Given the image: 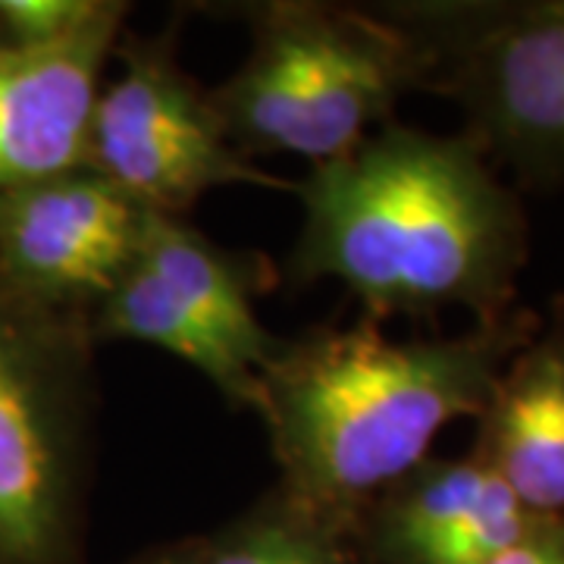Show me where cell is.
Segmentation results:
<instances>
[{
    "label": "cell",
    "instance_id": "6da1fadb",
    "mask_svg": "<svg viewBox=\"0 0 564 564\" xmlns=\"http://www.w3.org/2000/svg\"><path fill=\"white\" fill-rule=\"evenodd\" d=\"M302 202V280L343 282L383 317L467 307L499 323L527 232L480 144L389 126L317 163Z\"/></svg>",
    "mask_w": 564,
    "mask_h": 564
},
{
    "label": "cell",
    "instance_id": "7a4b0ae2",
    "mask_svg": "<svg viewBox=\"0 0 564 564\" xmlns=\"http://www.w3.org/2000/svg\"><path fill=\"white\" fill-rule=\"evenodd\" d=\"M521 343L514 323H484L458 339H389L355 326L276 351L258 408L292 492L339 508L404 480L448 423L484 417Z\"/></svg>",
    "mask_w": 564,
    "mask_h": 564
},
{
    "label": "cell",
    "instance_id": "3957f363",
    "mask_svg": "<svg viewBox=\"0 0 564 564\" xmlns=\"http://www.w3.org/2000/svg\"><path fill=\"white\" fill-rule=\"evenodd\" d=\"M411 73L408 41L380 25L314 7H282L214 110L226 132L254 148L326 163L367 139Z\"/></svg>",
    "mask_w": 564,
    "mask_h": 564
},
{
    "label": "cell",
    "instance_id": "277c9868",
    "mask_svg": "<svg viewBox=\"0 0 564 564\" xmlns=\"http://www.w3.org/2000/svg\"><path fill=\"white\" fill-rule=\"evenodd\" d=\"M85 170L170 217L220 185L280 188L276 176L232 154L214 104L158 54L126 57L120 79L98 95Z\"/></svg>",
    "mask_w": 564,
    "mask_h": 564
},
{
    "label": "cell",
    "instance_id": "5b68a950",
    "mask_svg": "<svg viewBox=\"0 0 564 564\" xmlns=\"http://www.w3.org/2000/svg\"><path fill=\"white\" fill-rule=\"evenodd\" d=\"M144 207L76 170L0 195V276L25 299L107 295L135 261Z\"/></svg>",
    "mask_w": 564,
    "mask_h": 564
},
{
    "label": "cell",
    "instance_id": "8992f818",
    "mask_svg": "<svg viewBox=\"0 0 564 564\" xmlns=\"http://www.w3.org/2000/svg\"><path fill=\"white\" fill-rule=\"evenodd\" d=\"M54 355L0 299V562H41L69 496V423Z\"/></svg>",
    "mask_w": 564,
    "mask_h": 564
},
{
    "label": "cell",
    "instance_id": "52a82bcc",
    "mask_svg": "<svg viewBox=\"0 0 564 564\" xmlns=\"http://www.w3.org/2000/svg\"><path fill=\"white\" fill-rule=\"evenodd\" d=\"M122 10L104 3L82 32L57 44H0V195L85 170L101 66Z\"/></svg>",
    "mask_w": 564,
    "mask_h": 564
},
{
    "label": "cell",
    "instance_id": "ba28073f",
    "mask_svg": "<svg viewBox=\"0 0 564 564\" xmlns=\"http://www.w3.org/2000/svg\"><path fill=\"white\" fill-rule=\"evenodd\" d=\"M467 39L462 91L486 139L530 176L564 173V0L489 13Z\"/></svg>",
    "mask_w": 564,
    "mask_h": 564
},
{
    "label": "cell",
    "instance_id": "9c48e42d",
    "mask_svg": "<svg viewBox=\"0 0 564 564\" xmlns=\"http://www.w3.org/2000/svg\"><path fill=\"white\" fill-rule=\"evenodd\" d=\"M480 455L533 514L564 508V333L502 370L486 408Z\"/></svg>",
    "mask_w": 564,
    "mask_h": 564
},
{
    "label": "cell",
    "instance_id": "30bf717a",
    "mask_svg": "<svg viewBox=\"0 0 564 564\" xmlns=\"http://www.w3.org/2000/svg\"><path fill=\"white\" fill-rule=\"evenodd\" d=\"M135 261L144 263L170 289V295L248 370L263 377L280 348L258 321L232 263L214 245L170 214L144 210Z\"/></svg>",
    "mask_w": 564,
    "mask_h": 564
},
{
    "label": "cell",
    "instance_id": "8fae6325",
    "mask_svg": "<svg viewBox=\"0 0 564 564\" xmlns=\"http://www.w3.org/2000/svg\"><path fill=\"white\" fill-rule=\"evenodd\" d=\"M101 326L117 339L154 345L192 364L232 402L258 404L261 399V377L210 336L141 261L129 263L120 282L104 295Z\"/></svg>",
    "mask_w": 564,
    "mask_h": 564
},
{
    "label": "cell",
    "instance_id": "7c38bea8",
    "mask_svg": "<svg viewBox=\"0 0 564 564\" xmlns=\"http://www.w3.org/2000/svg\"><path fill=\"white\" fill-rule=\"evenodd\" d=\"M496 470L477 452L455 462L417 464L399 489L386 514V540L408 564H417L423 552L462 521L480 502Z\"/></svg>",
    "mask_w": 564,
    "mask_h": 564
},
{
    "label": "cell",
    "instance_id": "4fadbf2b",
    "mask_svg": "<svg viewBox=\"0 0 564 564\" xmlns=\"http://www.w3.org/2000/svg\"><path fill=\"white\" fill-rule=\"evenodd\" d=\"M543 514H533L496 474L480 502L458 524L443 533L423 552L417 564H489L514 543H521L530 527Z\"/></svg>",
    "mask_w": 564,
    "mask_h": 564
},
{
    "label": "cell",
    "instance_id": "5bb4252c",
    "mask_svg": "<svg viewBox=\"0 0 564 564\" xmlns=\"http://www.w3.org/2000/svg\"><path fill=\"white\" fill-rule=\"evenodd\" d=\"M210 564H333L321 536L292 518H258L217 552Z\"/></svg>",
    "mask_w": 564,
    "mask_h": 564
},
{
    "label": "cell",
    "instance_id": "9a60e30c",
    "mask_svg": "<svg viewBox=\"0 0 564 564\" xmlns=\"http://www.w3.org/2000/svg\"><path fill=\"white\" fill-rule=\"evenodd\" d=\"M101 10V0H0V44H57L82 32Z\"/></svg>",
    "mask_w": 564,
    "mask_h": 564
},
{
    "label": "cell",
    "instance_id": "2e32d148",
    "mask_svg": "<svg viewBox=\"0 0 564 564\" xmlns=\"http://www.w3.org/2000/svg\"><path fill=\"white\" fill-rule=\"evenodd\" d=\"M489 564H564V521L558 514H543L521 543Z\"/></svg>",
    "mask_w": 564,
    "mask_h": 564
},
{
    "label": "cell",
    "instance_id": "e0dca14e",
    "mask_svg": "<svg viewBox=\"0 0 564 564\" xmlns=\"http://www.w3.org/2000/svg\"><path fill=\"white\" fill-rule=\"evenodd\" d=\"M166 564H185V562H166Z\"/></svg>",
    "mask_w": 564,
    "mask_h": 564
}]
</instances>
